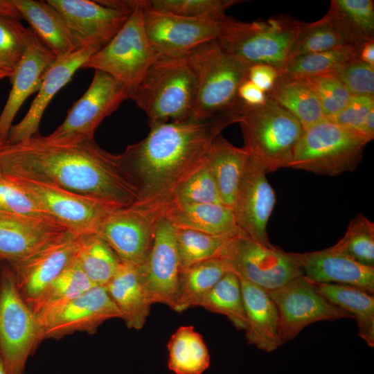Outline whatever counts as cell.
<instances>
[{
	"instance_id": "6da1fadb",
	"label": "cell",
	"mask_w": 374,
	"mask_h": 374,
	"mask_svg": "<svg viewBox=\"0 0 374 374\" xmlns=\"http://www.w3.org/2000/svg\"><path fill=\"white\" fill-rule=\"evenodd\" d=\"M0 174L35 181L123 208L140 200L118 154L93 139L53 142L39 134L0 145Z\"/></svg>"
},
{
	"instance_id": "7a4b0ae2",
	"label": "cell",
	"mask_w": 374,
	"mask_h": 374,
	"mask_svg": "<svg viewBox=\"0 0 374 374\" xmlns=\"http://www.w3.org/2000/svg\"><path fill=\"white\" fill-rule=\"evenodd\" d=\"M242 104L213 117L152 125L141 141L118 154L141 202L168 204L177 190L206 163L213 141L238 123Z\"/></svg>"
},
{
	"instance_id": "3957f363",
	"label": "cell",
	"mask_w": 374,
	"mask_h": 374,
	"mask_svg": "<svg viewBox=\"0 0 374 374\" xmlns=\"http://www.w3.org/2000/svg\"><path fill=\"white\" fill-rule=\"evenodd\" d=\"M197 74L190 53L159 56L130 93L149 126L190 118L197 94Z\"/></svg>"
},
{
	"instance_id": "277c9868",
	"label": "cell",
	"mask_w": 374,
	"mask_h": 374,
	"mask_svg": "<svg viewBox=\"0 0 374 374\" xmlns=\"http://www.w3.org/2000/svg\"><path fill=\"white\" fill-rule=\"evenodd\" d=\"M368 142L358 132L324 119L303 130L283 168L337 176L356 169Z\"/></svg>"
},
{
	"instance_id": "5b68a950",
	"label": "cell",
	"mask_w": 374,
	"mask_h": 374,
	"mask_svg": "<svg viewBox=\"0 0 374 374\" xmlns=\"http://www.w3.org/2000/svg\"><path fill=\"white\" fill-rule=\"evenodd\" d=\"M197 74V94L190 118L203 120L234 107L250 65L224 51L217 41L190 52Z\"/></svg>"
},
{
	"instance_id": "8992f818",
	"label": "cell",
	"mask_w": 374,
	"mask_h": 374,
	"mask_svg": "<svg viewBox=\"0 0 374 374\" xmlns=\"http://www.w3.org/2000/svg\"><path fill=\"white\" fill-rule=\"evenodd\" d=\"M305 22L287 15L241 22L231 19L217 43L249 65L264 64L282 68Z\"/></svg>"
},
{
	"instance_id": "52a82bcc",
	"label": "cell",
	"mask_w": 374,
	"mask_h": 374,
	"mask_svg": "<svg viewBox=\"0 0 374 374\" xmlns=\"http://www.w3.org/2000/svg\"><path fill=\"white\" fill-rule=\"evenodd\" d=\"M238 123L244 148L267 173L283 168L303 132L296 118L268 98L259 106L242 104Z\"/></svg>"
},
{
	"instance_id": "ba28073f",
	"label": "cell",
	"mask_w": 374,
	"mask_h": 374,
	"mask_svg": "<svg viewBox=\"0 0 374 374\" xmlns=\"http://www.w3.org/2000/svg\"><path fill=\"white\" fill-rule=\"evenodd\" d=\"M132 1L133 9L121 30L81 67L110 75L127 87L130 95L158 57L145 32L143 9L138 0Z\"/></svg>"
},
{
	"instance_id": "9c48e42d",
	"label": "cell",
	"mask_w": 374,
	"mask_h": 374,
	"mask_svg": "<svg viewBox=\"0 0 374 374\" xmlns=\"http://www.w3.org/2000/svg\"><path fill=\"white\" fill-rule=\"evenodd\" d=\"M42 341L37 317L19 294L13 271L0 264V350L8 374H23L28 357Z\"/></svg>"
},
{
	"instance_id": "30bf717a",
	"label": "cell",
	"mask_w": 374,
	"mask_h": 374,
	"mask_svg": "<svg viewBox=\"0 0 374 374\" xmlns=\"http://www.w3.org/2000/svg\"><path fill=\"white\" fill-rule=\"evenodd\" d=\"M220 258L229 271L267 291L303 276L298 253L267 247L242 234L229 239Z\"/></svg>"
},
{
	"instance_id": "8fae6325",
	"label": "cell",
	"mask_w": 374,
	"mask_h": 374,
	"mask_svg": "<svg viewBox=\"0 0 374 374\" xmlns=\"http://www.w3.org/2000/svg\"><path fill=\"white\" fill-rule=\"evenodd\" d=\"M167 205L138 201L118 208L98 224L93 233L107 243L122 262L139 266L150 252Z\"/></svg>"
},
{
	"instance_id": "7c38bea8",
	"label": "cell",
	"mask_w": 374,
	"mask_h": 374,
	"mask_svg": "<svg viewBox=\"0 0 374 374\" xmlns=\"http://www.w3.org/2000/svg\"><path fill=\"white\" fill-rule=\"evenodd\" d=\"M127 98L130 91L123 83L96 70L89 87L68 110L63 123L45 138L53 142L93 139L101 122Z\"/></svg>"
},
{
	"instance_id": "4fadbf2b",
	"label": "cell",
	"mask_w": 374,
	"mask_h": 374,
	"mask_svg": "<svg viewBox=\"0 0 374 374\" xmlns=\"http://www.w3.org/2000/svg\"><path fill=\"white\" fill-rule=\"evenodd\" d=\"M63 19L78 48L105 46L121 30L132 1L47 0Z\"/></svg>"
},
{
	"instance_id": "5bb4252c",
	"label": "cell",
	"mask_w": 374,
	"mask_h": 374,
	"mask_svg": "<svg viewBox=\"0 0 374 374\" xmlns=\"http://www.w3.org/2000/svg\"><path fill=\"white\" fill-rule=\"evenodd\" d=\"M143 17L148 38L158 57L186 54L218 40L232 19L227 16L222 19L185 17L143 9Z\"/></svg>"
},
{
	"instance_id": "9a60e30c",
	"label": "cell",
	"mask_w": 374,
	"mask_h": 374,
	"mask_svg": "<svg viewBox=\"0 0 374 374\" xmlns=\"http://www.w3.org/2000/svg\"><path fill=\"white\" fill-rule=\"evenodd\" d=\"M267 292L278 310L283 344L294 339L313 323L352 318L346 311L319 294L304 276Z\"/></svg>"
},
{
	"instance_id": "2e32d148",
	"label": "cell",
	"mask_w": 374,
	"mask_h": 374,
	"mask_svg": "<svg viewBox=\"0 0 374 374\" xmlns=\"http://www.w3.org/2000/svg\"><path fill=\"white\" fill-rule=\"evenodd\" d=\"M80 236L67 230L23 259L8 262L16 287L29 306L75 258Z\"/></svg>"
},
{
	"instance_id": "e0dca14e",
	"label": "cell",
	"mask_w": 374,
	"mask_h": 374,
	"mask_svg": "<svg viewBox=\"0 0 374 374\" xmlns=\"http://www.w3.org/2000/svg\"><path fill=\"white\" fill-rule=\"evenodd\" d=\"M13 179L22 185L53 220L78 235L93 233L106 216L120 208L47 184Z\"/></svg>"
},
{
	"instance_id": "ac0fdd59",
	"label": "cell",
	"mask_w": 374,
	"mask_h": 374,
	"mask_svg": "<svg viewBox=\"0 0 374 374\" xmlns=\"http://www.w3.org/2000/svg\"><path fill=\"white\" fill-rule=\"evenodd\" d=\"M265 167L249 157L232 209L240 233L267 247V226L276 204V195L267 178Z\"/></svg>"
},
{
	"instance_id": "d6986e66",
	"label": "cell",
	"mask_w": 374,
	"mask_h": 374,
	"mask_svg": "<svg viewBox=\"0 0 374 374\" xmlns=\"http://www.w3.org/2000/svg\"><path fill=\"white\" fill-rule=\"evenodd\" d=\"M138 267L141 283L150 303H162L175 311L180 266L175 227L165 217L159 224L148 256Z\"/></svg>"
},
{
	"instance_id": "ffe728a7",
	"label": "cell",
	"mask_w": 374,
	"mask_h": 374,
	"mask_svg": "<svg viewBox=\"0 0 374 374\" xmlns=\"http://www.w3.org/2000/svg\"><path fill=\"white\" fill-rule=\"evenodd\" d=\"M120 318L105 287L95 286L66 303L39 321L42 341L59 339L75 332L93 334L105 321Z\"/></svg>"
},
{
	"instance_id": "44dd1931",
	"label": "cell",
	"mask_w": 374,
	"mask_h": 374,
	"mask_svg": "<svg viewBox=\"0 0 374 374\" xmlns=\"http://www.w3.org/2000/svg\"><path fill=\"white\" fill-rule=\"evenodd\" d=\"M101 48L96 45L78 48L69 54L56 57L46 70L37 94L26 114L10 128L6 143H18L39 134V123L51 100L71 80L87 59Z\"/></svg>"
},
{
	"instance_id": "7402d4cb",
	"label": "cell",
	"mask_w": 374,
	"mask_h": 374,
	"mask_svg": "<svg viewBox=\"0 0 374 374\" xmlns=\"http://www.w3.org/2000/svg\"><path fill=\"white\" fill-rule=\"evenodd\" d=\"M55 59L33 33L24 57L10 77L12 88L0 114V145L6 143L16 114L29 96L39 91L46 70Z\"/></svg>"
},
{
	"instance_id": "603a6c76",
	"label": "cell",
	"mask_w": 374,
	"mask_h": 374,
	"mask_svg": "<svg viewBox=\"0 0 374 374\" xmlns=\"http://www.w3.org/2000/svg\"><path fill=\"white\" fill-rule=\"evenodd\" d=\"M298 254L303 276L309 281L345 284L374 293V267L359 263L335 244Z\"/></svg>"
},
{
	"instance_id": "cb8c5ba5",
	"label": "cell",
	"mask_w": 374,
	"mask_h": 374,
	"mask_svg": "<svg viewBox=\"0 0 374 374\" xmlns=\"http://www.w3.org/2000/svg\"><path fill=\"white\" fill-rule=\"evenodd\" d=\"M67 230L51 220L0 211V261L20 260Z\"/></svg>"
},
{
	"instance_id": "d4e9b609",
	"label": "cell",
	"mask_w": 374,
	"mask_h": 374,
	"mask_svg": "<svg viewBox=\"0 0 374 374\" xmlns=\"http://www.w3.org/2000/svg\"><path fill=\"white\" fill-rule=\"evenodd\" d=\"M239 280L246 317L244 332L247 343L265 352H273L283 344L275 303L266 290L244 279Z\"/></svg>"
},
{
	"instance_id": "484cf974",
	"label": "cell",
	"mask_w": 374,
	"mask_h": 374,
	"mask_svg": "<svg viewBox=\"0 0 374 374\" xmlns=\"http://www.w3.org/2000/svg\"><path fill=\"white\" fill-rule=\"evenodd\" d=\"M165 217L175 228L193 229L226 238L241 234L232 208L222 204L168 203Z\"/></svg>"
},
{
	"instance_id": "4316f807",
	"label": "cell",
	"mask_w": 374,
	"mask_h": 374,
	"mask_svg": "<svg viewBox=\"0 0 374 374\" xmlns=\"http://www.w3.org/2000/svg\"><path fill=\"white\" fill-rule=\"evenodd\" d=\"M105 288L126 326L134 330L143 328L152 304L141 283L138 266L122 262Z\"/></svg>"
},
{
	"instance_id": "83f0119b",
	"label": "cell",
	"mask_w": 374,
	"mask_h": 374,
	"mask_svg": "<svg viewBox=\"0 0 374 374\" xmlns=\"http://www.w3.org/2000/svg\"><path fill=\"white\" fill-rule=\"evenodd\" d=\"M21 18L56 56L62 57L78 48L60 14L47 1L11 0Z\"/></svg>"
},
{
	"instance_id": "f1b7e54d",
	"label": "cell",
	"mask_w": 374,
	"mask_h": 374,
	"mask_svg": "<svg viewBox=\"0 0 374 374\" xmlns=\"http://www.w3.org/2000/svg\"><path fill=\"white\" fill-rule=\"evenodd\" d=\"M249 157L244 147L233 145L220 134L211 143L206 163L211 172L222 204L233 207Z\"/></svg>"
},
{
	"instance_id": "f546056e",
	"label": "cell",
	"mask_w": 374,
	"mask_h": 374,
	"mask_svg": "<svg viewBox=\"0 0 374 374\" xmlns=\"http://www.w3.org/2000/svg\"><path fill=\"white\" fill-rule=\"evenodd\" d=\"M327 301L346 311L356 321L358 335L368 346H374V296L360 288L338 283H312Z\"/></svg>"
},
{
	"instance_id": "4dcf8cb0",
	"label": "cell",
	"mask_w": 374,
	"mask_h": 374,
	"mask_svg": "<svg viewBox=\"0 0 374 374\" xmlns=\"http://www.w3.org/2000/svg\"><path fill=\"white\" fill-rule=\"evenodd\" d=\"M266 94L296 118L303 130L326 119L317 97L299 78L280 72L273 88Z\"/></svg>"
},
{
	"instance_id": "1f68e13d",
	"label": "cell",
	"mask_w": 374,
	"mask_h": 374,
	"mask_svg": "<svg viewBox=\"0 0 374 374\" xmlns=\"http://www.w3.org/2000/svg\"><path fill=\"white\" fill-rule=\"evenodd\" d=\"M168 350V368L175 374H202L209 366L207 346L193 326L179 327L171 336Z\"/></svg>"
},
{
	"instance_id": "d6a6232c",
	"label": "cell",
	"mask_w": 374,
	"mask_h": 374,
	"mask_svg": "<svg viewBox=\"0 0 374 374\" xmlns=\"http://www.w3.org/2000/svg\"><path fill=\"white\" fill-rule=\"evenodd\" d=\"M328 13L350 45L359 48L374 39L373 0H332Z\"/></svg>"
},
{
	"instance_id": "836d02e7",
	"label": "cell",
	"mask_w": 374,
	"mask_h": 374,
	"mask_svg": "<svg viewBox=\"0 0 374 374\" xmlns=\"http://www.w3.org/2000/svg\"><path fill=\"white\" fill-rule=\"evenodd\" d=\"M95 286L75 257L30 307L39 323L54 310Z\"/></svg>"
},
{
	"instance_id": "e575fe53",
	"label": "cell",
	"mask_w": 374,
	"mask_h": 374,
	"mask_svg": "<svg viewBox=\"0 0 374 374\" xmlns=\"http://www.w3.org/2000/svg\"><path fill=\"white\" fill-rule=\"evenodd\" d=\"M229 269L220 258L193 265L180 271L176 312H181L196 306Z\"/></svg>"
},
{
	"instance_id": "d590c367",
	"label": "cell",
	"mask_w": 374,
	"mask_h": 374,
	"mask_svg": "<svg viewBox=\"0 0 374 374\" xmlns=\"http://www.w3.org/2000/svg\"><path fill=\"white\" fill-rule=\"evenodd\" d=\"M76 259L96 286L105 287L122 264L113 249L95 233L81 235Z\"/></svg>"
},
{
	"instance_id": "8d00e7d4",
	"label": "cell",
	"mask_w": 374,
	"mask_h": 374,
	"mask_svg": "<svg viewBox=\"0 0 374 374\" xmlns=\"http://www.w3.org/2000/svg\"><path fill=\"white\" fill-rule=\"evenodd\" d=\"M196 306L224 315L238 330L246 328V317L238 277L227 271Z\"/></svg>"
},
{
	"instance_id": "74e56055",
	"label": "cell",
	"mask_w": 374,
	"mask_h": 374,
	"mask_svg": "<svg viewBox=\"0 0 374 374\" xmlns=\"http://www.w3.org/2000/svg\"><path fill=\"white\" fill-rule=\"evenodd\" d=\"M347 46L352 45L327 12L317 21L305 22L291 48L288 61L303 55Z\"/></svg>"
},
{
	"instance_id": "f35d334b",
	"label": "cell",
	"mask_w": 374,
	"mask_h": 374,
	"mask_svg": "<svg viewBox=\"0 0 374 374\" xmlns=\"http://www.w3.org/2000/svg\"><path fill=\"white\" fill-rule=\"evenodd\" d=\"M358 49L347 46L303 55L287 61L279 71L281 73L299 78L335 74L345 64L358 57Z\"/></svg>"
},
{
	"instance_id": "ab89813d",
	"label": "cell",
	"mask_w": 374,
	"mask_h": 374,
	"mask_svg": "<svg viewBox=\"0 0 374 374\" xmlns=\"http://www.w3.org/2000/svg\"><path fill=\"white\" fill-rule=\"evenodd\" d=\"M175 237L180 271L196 263L220 258L231 238L181 228H175Z\"/></svg>"
},
{
	"instance_id": "60d3db41",
	"label": "cell",
	"mask_w": 374,
	"mask_h": 374,
	"mask_svg": "<svg viewBox=\"0 0 374 374\" xmlns=\"http://www.w3.org/2000/svg\"><path fill=\"white\" fill-rule=\"evenodd\" d=\"M143 10L191 17L222 19L239 0H138Z\"/></svg>"
},
{
	"instance_id": "b9f144b4",
	"label": "cell",
	"mask_w": 374,
	"mask_h": 374,
	"mask_svg": "<svg viewBox=\"0 0 374 374\" xmlns=\"http://www.w3.org/2000/svg\"><path fill=\"white\" fill-rule=\"evenodd\" d=\"M335 244L359 263L374 267V224L362 213L350 220L345 234Z\"/></svg>"
},
{
	"instance_id": "7bdbcfd3",
	"label": "cell",
	"mask_w": 374,
	"mask_h": 374,
	"mask_svg": "<svg viewBox=\"0 0 374 374\" xmlns=\"http://www.w3.org/2000/svg\"><path fill=\"white\" fill-rule=\"evenodd\" d=\"M33 34L19 19L0 14V64L14 70L24 57Z\"/></svg>"
},
{
	"instance_id": "ee69618b",
	"label": "cell",
	"mask_w": 374,
	"mask_h": 374,
	"mask_svg": "<svg viewBox=\"0 0 374 374\" xmlns=\"http://www.w3.org/2000/svg\"><path fill=\"white\" fill-rule=\"evenodd\" d=\"M299 79L317 97L326 119L330 120L334 118L346 106L353 96L335 74Z\"/></svg>"
},
{
	"instance_id": "f6af8a7d",
	"label": "cell",
	"mask_w": 374,
	"mask_h": 374,
	"mask_svg": "<svg viewBox=\"0 0 374 374\" xmlns=\"http://www.w3.org/2000/svg\"><path fill=\"white\" fill-rule=\"evenodd\" d=\"M169 203L222 204L216 184L206 163L177 190Z\"/></svg>"
},
{
	"instance_id": "bcb514c9",
	"label": "cell",
	"mask_w": 374,
	"mask_h": 374,
	"mask_svg": "<svg viewBox=\"0 0 374 374\" xmlns=\"http://www.w3.org/2000/svg\"><path fill=\"white\" fill-rule=\"evenodd\" d=\"M0 211L53 220L19 181L2 174H0Z\"/></svg>"
},
{
	"instance_id": "7dc6e473",
	"label": "cell",
	"mask_w": 374,
	"mask_h": 374,
	"mask_svg": "<svg viewBox=\"0 0 374 374\" xmlns=\"http://www.w3.org/2000/svg\"><path fill=\"white\" fill-rule=\"evenodd\" d=\"M335 75L353 96H374V66L357 57L345 64Z\"/></svg>"
},
{
	"instance_id": "c3c4849f",
	"label": "cell",
	"mask_w": 374,
	"mask_h": 374,
	"mask_svg": "<svg viewBox=\"0 0 374 374\" xmlns=\"http://www.w3.org/2000/svg\"><path fill=\"white\" fill-rule=\"evenodd\" d=\"M373 109L374 96H352L346 106L330 120L344 128L357 131Z\"/></svg>"
},
{
	"instance_id": "681fc988",
	"label": "cell",
	"mask_w": 374,
	"mask_h": 374,
	"mask_svg": "<svg viewBox=\"0 0 374 374\" xmlns=\"http://www.w3.org/2000/svg\"><path fill=\"white\" fill-rule=\"evenodd\" d=\"M279 75L278 69L268 64H257L249 67L247 79L267 93L273 88Z\"/></svg>"
},
{
	"instance_id": "f907efd6",
	"label": "cell",
	"mask_w": 374,
	"mask_h": 374,
	"mask_svg": "<svg viewBox=\"0 0 374 374\" xmlns=\"http://www.w3.org/2000/svg\"><path fill=\"white\" fill-rule=\"evenodd\" d=\"M238 100L249 107H256L264 104L267 100L266 93L246 79L239 87Z\"/></svg>"
},
{
	"instance_id": "816d5d0a",
	"label": "cell",
	"mask_w": 374,
	"mask_h": 374,
	"mask_svg": "<svg viewBox=\"0 0 374 374\" xmlns=\"http://www.w3.org/2000/svg\"><path fill=\"white\" fill-rule=\"evenodd\" d=\"M358 59L374 66V39L366 42L359 48Z\"/></svg>"
},
{
	"instance_id": "f5cc1de1",
	"label": "cell",
	"mask_w": 374,
	"mask_h": 374,
	"mask_svg": "<svg viewBox=\"0 0 374 374\" xmlns=\"http://www.w3.org/2000/svg\"><path fill=\"white\" fill-rule=\"evenodd\" d=\"M369 141H371L374 138V109H373L363 123L362 124L359 129L357 131Z\"/></svg>"
},
{
	"instance_id": "db71d44e",
	"label": "cell",
	"mask_w": 374,
	"mask_h": 374,
	"mask_svg": "<svg viewBox=\"0 0 374 374\" xmlns=\"http://www.w3.org/2000/svg\"><path fill=\"white\" fill-rule=\"evenodd\" d=\"M0 14L8 15L18 19L21 16L11 0H0Z\"/></svg>"
},
{
	"instance_id": "11a10c76",
	"label": "cell",
	"mask_w": 374,
	"mask_h": 374,
	"mask_svg": "<svg viewBox=\"0 0 374 374\" xmlns=\"http://www.w3.org/2000/svg\"><path fill=\"white\" fill-rule=\"evenodd\" d=\"M14 70L0 64V80L12 76Z\"/></svg>"
},
{
	"instance_id": "9f6ffc18",
	"label": "cell",
	"mask_w": 374,
	"mask_h": 374,
	"mask_svg": "<svg viewBox=\"0 0 374 374\" xmlns=\"http://www.w3.org/2000/svg\"><path fill=\"white\" fill-rule=\"evenodd\" d=\"M0 374H8L4 359L0 350Z\"/></svg>"
}]
</instances>
